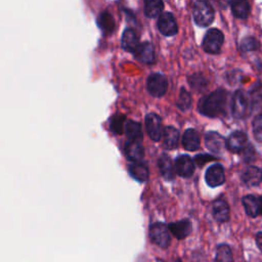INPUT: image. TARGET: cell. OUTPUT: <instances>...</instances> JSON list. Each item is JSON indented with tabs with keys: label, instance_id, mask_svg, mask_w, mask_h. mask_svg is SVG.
Here are the masks:
<instances>
[{
	"label": "cell",
	"instance_id": "6da1fadb",
	"mask_svg": "<svg viewBox=\"0 0 262 262\" xmlns=\"http://www.w3.org/2000/svg\"><path fill=\"white\" fill-rule=\"evenodd\" d=\"M227 93L223 89H217L201 98L199 101V112L204 116L215 118L222 115L226 106Z\"/></svg>",
	"mask_w": 262,
	"mask_h": 262
},
{
	"label": "cell",
	"instance_id": "7a4b0ae2",
	"mask_svg": "<svg viewBox=\"0 0 262 262\" xmlns=\"http://www.w3.org/2000/svg\"><path fill=\"white\" fill-rule=\"evenodd\" d=\"M192 16L199 27H208L214 20V9L206 1H195L193 3Z\"/></svg>",
	"mask_w": 262,
	"mask_h": 262
},
{
	"label": "cell",
	"instance_id": "3957f363",
	"mask_svg": "<svg viewBox=\"0 0 262 262\" xmlns=\"http://www.w3.org/2000/svg\"><path fill=\"white\" fill-rule=\"evenodd\" d=\"M224 41L222 32L218 29H210L203 39V49L210 54H216L220 51Z\"/></svg>",
	"mask_w": 262,
	"mask_h": 262
},
{
	"label": "cell",
	"instance_id": "277c9868",
	"mask_svg": "<svg viewBox=\"0 0 262 262\" xmlns=\"http://www.w3.org/2000/svg\"><path fill=\"white\" fill-rule=\"evenodd\" d=\"M149 236L154 244L162 249L169 247L171 242L170 231L167 225L161 222H156L149 227Z\"/></svg>",
	"mask_w": 262,
	"mask_h": 262
},
{
	"label": "cell",
	"instance_id": "5b68a950",
	"mask_svg": "<svg viewBox=\"0 0 262 262\" xmlns=\"http://www.w3.org/2000/svg\"><path fill=\"white\" fill-rule=\"evenodd\" d=\"M168 88L167 78L160 73H154L147 78V90L155 97L163 96Z\"/></svg>",
	"mask_w": 262,
	"mask_h": 262
},
{
	"label": "cell",
	"instance_id": "8992f818",
	"mask_svg": "<svg viewBox=\"0 0 262 262\" xmlns=\"http://www.w3.org/2000/svg\"><path fill=\"white\" fill-rule=\"evenodd\" d=\"M249 107V101L246 93L238 89L234 92L231 100V113L236 119H242L246 116Z\"/></svg>",
	"mask_w": 262,
	"mask_h": 262
},
{
	"label": "cell",
	"instance_id": "52a82bcc",
	"mask_svg": "<svg viewBox=\"0 0 262 262\" xmlns=\"http://www.w3.org/2000/svg\"><path fill=\"white\" fill-rule=\"evenodd\" d=\"M145 129L150 139L154 141H159L162 138L163 130H162V123L161 118L157 114H148L145 117Z\"/></svg>",
	"mask_w": 262,
	"mask_h": 262
},
{
	"label": "cell",
	"instance_id": "ba28073f",
	"mask_svg": "<svg viewBox=\"0 0 262 262\" xmlns=\"http://www.w3.org/2000/svg\"><path fill=\"white\" fill-rule=\"evenodd\" d=\"M158 29L164 36H174L178 32L176 20L171 12H164L159 16Z\"/></svg>",
	"mask_w": 262,
	"mask_h": 262
},
{
	"label": "cell",
	"instance_id": "9c48e42d",
	"mask_svg": "<svg viewBox=\"0 0 262 262\" xmlns=\"http://www.w3.org/2000/svg\"><path fill=\"white\" fill-rule=\"evenodd\" d=\"M206 182L211 187H216L224 183L225 175L224 168L220 164H214L210 166L205 174Z\"/></svg>",
	"mask_w": 262,
	"mask_h": 262
},
{
	"label": "cell",
	"instance_id": "30bf717a",
	"mask_svg": "<svg viewBox=\"0 0 262 262\" xmlns=\"http://www.w3.org/2000/svg\"><path fill=\"white\" fill-rule=\"evenodd\" d=\"M205 144L214 154H221L226 147L225 138L215 131H209L205 135Z\"/></svg>",
	"mask_w": 262,
	"mask_h": 262
},
{
	"label": "cell",
	"instance_id": "8fae6325",
	"mask_svg": "<svg viewBox=\"0 0 262 262\" xmlns=\"http://www.w3.org/2000/svg\"><path fill=\"white\" fill-rule=\"evenodd\" d=\"M174 165L177 174L181 177H190L194 172V163L187 155H180L176 158Z\"/></svg>",
	"mask_w": 262,
	"mask_h": 262
},
{
	"label": "cell",
	"instance_id": "7c38bea8",
	"mask_svg": "<svg viewBox=\"0 0 262 262\" xmlns=\"http://www.w3.org/2000/svg\"><path fill=\"white\" fill-rule=\"evenodd\" d=\"M244 208L248 216L255 218L258 215H262V195L255 196V195H246L242 200Z\"/></svg>",
	"mask_w": 262,
	"mask_h": 262
},
{
	"label": "cell",
	"instance_id": "4fadbf2b",
	"mask_svg": "<svg viewBox=\"0 0 262 262\" xmlns=\"http://www.w3.org/2000/svg\"><path fill=\"white\" fill-rule=\"evenodd\" d=\"M247 134L243 131H235L231 133L226 139V147L232 152H242L248 145Z\"/></svg>",
	"mask_w": 262,
	"mask_h": 262
},
{
	"label": "cell",
	"instance_id": "5bb4252c",
	"mask_svg": "<svg viewBox=\"0 0 262 262\" xmlns=\"http://www.w3.org/2000/svg\"><path fill=\"white\" fill-rule=\"evenodd\" d=\"M144 149L141 141L138 140H128L125 143V155L126 158L132 163L140 162L143 158Z\"/></svg>",
	"mask_w": 262,
	"mask_h": 262
},
{
	"label": "cell",
	"instance_id": "9a60e30c",
	"mask_svg": "<svg viewBox=\"0 0 262 262\" xmlns=\"http://www.w3.org/2000/svg\"><path fill=\"white\" fill-rule=\"evenodd\" d=\"M133 53L140 62L145 64H150L155 61V49L149 42L139 43L138 47Z\"/></svg>",
	"mask_w": 262,
	"mask_h": 262
},
{
	"label": "cell",
	"instance_id": "2e32d148",
	"mask_svg": "<svg viewBox=\"0 0 262 262\" xmlns=\"http://www.w3.org/2000/svg\"><path fill=\"white\" fill-rule=\"evenodd\" d=\"M241 178L247 185H258L262 181V170L256 166H248L243 170Z\"/></svg>",
	"mask_w": 262,
	"mask_h": 262
},
{
	"label": "cell",
	"instance_id": "e0dca14e",
	"mask_svg": "<svg viewBox=\"0 0 262 262\" xmlns=\"http://www.w3.org/2000/svg\"><path fill=\"white\" fill-rule=\"evenodd\" d=\"M169 231L178 239H183L186 236L189 235V233L191 232L192 226L189 220L184 219V220H180V221H176L173 223H170L168 225Z\"/></svg>",
	"mask_w": 262,
	"mask_h": 262
},
{
	"label": "cell",
	"instance_id": "ac0fdd59",
	"mask_svg": "<svg viewBox=\"0 0 262 262\" xmlns=\"http://www.w3.org/2000/svg\"><path fill=\"white\" fill-rule=\"evenodd\" d=\"M121 44L124 50L128 52H134L139 45V39L136 32L131 28H127L123 32Z\"/></svg>",
	"mask_w": 262,
	"mask_h": 262
},
{
	"label": "cell",
	"instance_id": "d6986e66",
	"mask_svg": "<svg viewBox=\"0 0 262 262\" xmlns=\"http://www.w3.org/2000/svg\"><path fill=\"white\" fill-rule=\"evenodd\" d=\"M212 213H213V217L214 219L219 222V223H223L228 221L229 219V207L228 204L222 200H216L213 204V208H212Z\"/></svg>",
	"mask_w": 262,
	"mask_h": 262
},
{
	"label": "cell",
	"instance_id": "ffe728a7",
	"mask_svg": "<svg viewBox=\"0 0 262 262\" xmlns=\"http://www.w3.org/2000/svg\"><path fill=\"white\" fill-rule=\"evenodd\" d=\"M158 167H159L161 175L165 179L172 180L175 177L173 163H172L171 159L167 155H163V156H161L159 158V160H158Z\"/></svg>",
	"mask_w": 262,
	"mask_h": 262
},
{
	"label": "cell",
	"instance_id": "44dd1931",
	"mask_svg": "<svg viewBox=\"0 0 262 262\" xmlns=\"http://www.w3.org/2000/svg\"><path fill=\"white\" fill-rule=\"evenodd\" d=\"M129 174L132 178L139 182H144L148 178V169L147 166L142 162L132 163L128 167Z\"/></svg>",
	"mask_w": 262,
	"mask_h": 262
},
{
	"label": "cell",
	"instance_id": "7402d4cb",
	"mask_svg": "<svg viewBox=\"0 0 262 262\" xmlns=\"http://www.w3.org/2000/svg\"><path fill=\"white\" fill-rule=\"evenodd\" d=\"M182 145L187 150H196L200 146V136L194 129H187L182 136Z\"/></svg>",
	"mask_w": 262,
	"mask_h": 262
},
{
	"label": "cell",
	"instance_id": "603a6c76",
	"mask_svg": "<svg viewBox=\"0 0 262 262\" xmlns=\"http://www.w3.org/2000/svg\"><path fill=\"white\" fill-rule=\"evenodd\" d=\"M163 144L166 148H174L178 144L179 140V131L172 127L167 126L163 130Z\"/></svg>",
	"mask_w": 262,
	"mask_h": 262
},
{
	"label": "cell",
	"instance_id": "cb8c5ba5",
	"mask_svg": "<svg viewBox=\"0 0 262 262\" xmlns=\"http://www.w3.org/2000/svg\"><path fill=\"white\" fill-rule=\"evenodd\" d=\"M125 132L128 136V140L141 141L143 137L141 125L133 120H127V122L125 123Z\"/></svg>",
	"mask_w": 262,
	"mask_h": 262
},
{
	"label": "cell",
	"instance_id": "d4e9b609",
	"mask_svg": "<svg viewBox=\"0 0 262 262\" xmlns=\"http://www.w3.org/2000/svg\"><path fill=\"white\" fill-rule=\"evenodd\" d=\"M164 3L161 0H148L144 2V14L149 18H155L162 14Z\"/></svg>",
	"mask_w": 262,
	"mask_h": 262
},
{
	"label": "cell",
	"instance_id": "484cf974",
	"mask_svg": "<svg viewBox=\"0 0 262 262\" xmlns=\"http://www.w3.org/2000/svg\"><path fill=\"white\" fill-rule=\"evenodd\" d=\"M232 14L237 18H246L250 14V3L248 1H235L230 3Z\"/></svg>",
	"mask_w": 262,
	"mask_h": 262
},
{
	"label": "cell",
	"instance_id": "4316f807",
	"mask_svg": "<svg viewBox=\"0 0 262 262\" xmlns=\"http://www.w3.org/2000/svg\"><path fill=\"white\" fill-rule=\"evenodd\" d=\"M97 24L99 28L104 32H111L115 27L114 17L107 10H104L99 13V15L97 16Z\"/></svg>",
	"mask_w": 262,
	"mask_h": 262
},
{
	"label": "cell",
	"instance_id": "83f0119b",
	"mask_svg": "<svg viewBox=\"0 0 262 262\" xmlns=\"http://www.w3.org/2000/svg\"><path fill=\"white\" fill-rule=\"evenodd\" d=\"M216 262H234L231 249L226 244H220L216 248Z\"/></svg>",
	"mask_w": 262,
	"mask_h": 262
},
{
	"label": "cell",
	"instance_id": "f1b7e54d",
	"mask_svg": "<svg viewBox=\"0 0 262 262\" xmlns=\"http://www.w3.org/2000/svg\"><path fill=\"white\" fill-rule=\"evenodd\" d=\"M125 116L122 114L114 115L110 120V128L116 134H122L125 126Z\"/></svg>",
	"mask_w": 262,
	"mask_h": 262
},
{
	"label": "cell",
	"instance_id": "f546056e",
	"mask_svg": "<svg viewBox=\"0 0 262 262\" xmlns=\"http://www.w3.org/2000/svg\"><path fill=\"white\" fill-rule=\"evenodd\" d=\"M189 85L191 86V88L198 90V91H202L203 89H205L208 85V80L202 75V74H193L189 77Z\"/></svg>",
	"mask_w": 262,
	"mask_h": 262
},
{
	"label": "cell",
	"instance_id": "4dcf8cb0",
	"mask_svg": "<svg viewBox=\"0 0 262 262\" xmlns=\"http://www.w3.org/2000/svg\"><path fill=\"white\" fill-rule=\"evenodd\" d=\"M190 104H191V96L188 91H186L184 88H182L180 91L178 100H177V106L181 111H185L190 106Z\"/></svg>",
	"mask_w": 262,
	"mask_h": 262
},
{
	"label": "cell",
	"instance_id": "1f68e13d",
	"mask_svg": "<svg viewBox=\"0 0 262 262\" xmlns=\"http://www.w3.org/2000/svg\"><path fill=\"white\" fill-rule=\"evenodd\" d=\"M259 41L254 37H246L241 42V49L243 51H253L259 48Z\"/></svg>",
	"mask_w": 262,
	"mask_h": 262
},
{
	"label": "cell",
	"instance_id": "d6a6232c",
	"mask_svg": "<svg viewBox=\"0 0 262 262\" xmlns=\"http://www.w3.org/2000/svg\"><path fill=\"white\" fill-rule=\"evenodd\" d=\"M253 134L255 139L262 143V114L256 116L253 121Z\"/></svg>",
	"mask_w": 262,
	"mask_h": 262
},
{
	"label": "cell",
	"instance_id": "836d02e7",
	"mask_svg": "<svg viewBox=\"0 0 262 262\" xmlns=\"http://www.w3.org/2000/svg\"><path fill=\"white\" fill-rule=\"evenodd\" d=\"M244 154V158H245V161L247 162H251L253 159H254V148L251 144H248L242 151Z\"/></svg>",
	"mask_w": 262,
	"mask_h": 262
},
{
	"label": "cell",
	"instance_id": "e575fe53",
	"mask_svg": "<svg viewBox=\"0 0 262 262\" xmlns=\"http://www.w3.org/2000/svg\"><path fill=\"white\" fill-rule=\"evenodd\" d=\"M214 158L213 157H209L208 155H198L195 158H194V161L196 162V164L199 166H203L205 165L206 162L210 161V160H213Z\"/></svg>",
	"mask_w": 262,
	"mask_h": 262
},
{
	"label": "cell",
	"instance_id": "d590c367",
	"mask_svg": "<svg viewBox=\"0 0 262 262\" xmlns=\"http://www.w3.org/2000/svg\"><path fill=\"white\" fill-rule=\"evenodd\" d=\"M256 245L262 252V231H260L256 234Z\"/></svg>",
	"mask_w": 262,
	"mask_h": 262
}]
</instances>
